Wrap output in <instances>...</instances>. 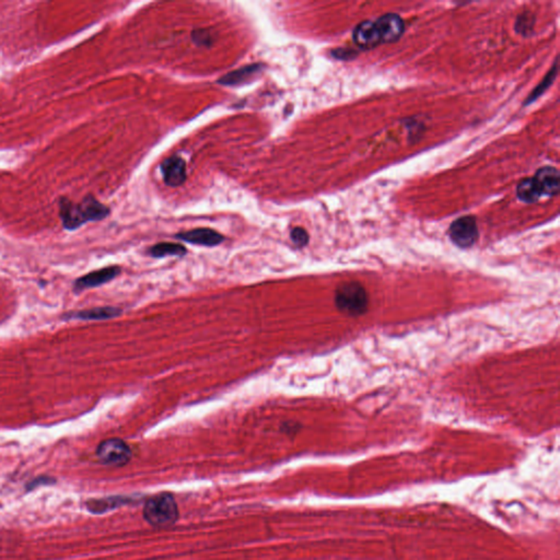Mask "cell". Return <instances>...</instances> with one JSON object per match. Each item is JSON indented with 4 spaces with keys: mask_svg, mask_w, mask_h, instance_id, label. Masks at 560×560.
Returning <instances> with one entry per match:
<instances>
[{
    "mask_svg": "<svg viewBox=\"0 0 560 560\" xmlns=\"http://www.w3.org/2000/svg\"><path fill=\"white\" fill-rule=\"evenodd\" d=\"M60 215L65 229L76 230L89 221L103 220L110 215V208L93 195H87L79 204H72L66 197L60 199Z\"/></svg>",
    "mask_w": 560,
    "mask_h": 560,
    "instance_id": "cell-1",
    "label": "cell"
},
{
    "mask_svg": "<svg viewBox=\"0 0 560 560\" xmlns=\"http://www.w3.org/2000/svg\"><path fill=\"white\" fill-rule=\"evenodd\" d=\"M163 181L167 186L178 188L183 186L188 179L186 162L178 156L167 158L161 165Z\"/></svg>",
    "mask_w": 560,
    "mask_h": 560,
    "instance_id": "cell-8",
    "label": "cell"
},
{
    "mask_svg": "<svg viewBox=\"0 0 560 560\" xmlns=\"http://www.w3.org/2000/svg\"><path fill=\"white\" fill-rule=\"evenodd\" d=\"M175 238L181 241L188 242L190 245H201V247H217L224 241L222 234L216 230L209 228H197L175 234Z\"/></svg>",
    "mask_w": 560,
    "mask_h": 560,
    "instance_id": "cell-7",
    "label": "cell"
},
{
    "mask_svg": "<svg viewBox=\"0 0 560 560\" xmlns=\"http://www.w3.org/2000/svg\"><path fill=\"white\" fill-rule=\"evenodd\" d=\"M192 39L195 42L196 45H203V47H208L211 44L213 43V38L208 30H195L192 33Z\"/></svg>",
    "mask_w": 560,
    "mask_h": 560,
    "instance_id": "cell-17",
    "label": "cell"
},
{
    "mask_svg": "<svg viewBox=\"0 0 560 560\" xmlns=\"http://www.w3.org/2000/svg\"><path fill=\"white\" fill-rule=\"evenodd\" d=\"M148 255L154 258H163L167 256L182 257L188 254V249L184 245L180 243H170V242H162L154 247L148 249Z\"/></svg>",
    "mask_w": 560,
    "mask_h": 560,
    "instance_id": "cell-14",
    "label": "cell"
},
{
    "mask_svg": "<svg viewBox=\"0 0 560 560\" xmlns=\"http://www.w3.org/2000/svg\"><path fill=\"white\" fill-rule=\"evenodd\" d=\"M517 194L518 197L525 203H535L542 196L533 178L525 179L520 182L517 188Z\"/></svg>",
    "mask_w": 560,
    "mask_h": 560,
    "instance_id": "cell-15",
    "label": "cell"
},
{
    "mask_svg": "<svg viewBox=\"0 0 560 560\" xmlns=\"http://www.w3.org/2000/svg\"><path fill=\"white\" fill-rule=\"evenodd\" d=\"M369 296L361 283L357 281L342 283L335 291V306L349 316L363 315L367 312Z\"/></svg>",
    "mask_w": 560,
    "mask_h": 560,
    "instance_id": "cell-3",
    "label": "cell"
},
{
    "mask_svg": "<svg viewBox=\"0 0 560 560\" xmlns=\"http://www.w3.org/2000/svg\"><path fill=\"white\" fill-rule=\"evenodd\" d=\"M354 41L360 49H371L381 43L378 28L372 21H363L356 26Z\"/></svg>",
    "mask_w": 560,
    "mask_h": 560,
    "instance_id": "cell-11",
    "label": "cell"
},
{
    "mask_svg": "<svg viewBox=\"0 0 560 560\" xmlns=\"http://www.w3.org/2000/svg\"><path fill=\"white\" fill-rule=\"evenodd\" d=\"M380 34L381 42L393 43L403 35L404 22L401 17L394 13H388L374 22Z\"/></svg>",
    "mask_w": 560,
    "mask_h": 560,
    "instance_id": "cell-9",
    "label": "cell"
},
{
    "mask_svg": "<svg viewBox=\"0 0 560 560\" xmlns=\"http://www.w3.org/2000/svg\"><path fill=\"white\" fill-rule=\"evenodd\" d=\"M144 518L150 525L167 527L179 519V508L174 497L169 493H159L147 500Z\"/></svg>",
    "mask_w": 560,
    "mask_h": 560,
    "instance_id": "cell-2",
    "label": "cell"
},
{
    "mask_svg": "<svg viewBox=\"0 0 560 560\" xmlns=\"http://www.w3.org/2000/svg\"><path fill=\"white\" fill-rule=\"evenodd\" d=\"M450 238L460 247H470L477 241L478 228L473 217L466 216L455 220L450 227Z\"/></svg>",
    "mask_w": 560,
    "mask_h": 560,
    "instance_id": "cell-5",
    "label": "cell"
},
{
    "mask_svg": "<svg viewBox=\"0 0 560 560\" xmlns=\"http://www.w3.org/2000/svg\"><path fill=\"white\" fill-rule=\"evenodd\" d=\"M537 188L542 195H557L559 190V172L552 167H545L537 171L534 178Z\"/></svg>",
    "mask_w": 560,
    "mask_h": 560,
    "instance_id": "cell-10",
    "label": "cell"
},
{
    "mask_svg": "<svg viewBox=\"0 0 560 560\" xmlns=\"http://www.w3.org/2000/svg\"><path fill=\"white\" fill-rule=\"evenodd\" d=\"M264 67V65L262 64L247 65L239 69L228 72L227 75L218 80V83L227 85V87L245 85V83H249V80L254 78L258 72H263Z\"/></svg>",
    "mask_w": 560,
    "mask_h": 560,
    "instance_id": "cell-12",
    "label": "cell"
},
{
    "mask_svg": "<svg viewBox=\"0 0 560 560\" xmlns=\"http://www.w3.org/2000/svg\"><path fill=\"white\" fill-rule=\"evenodd\" d=\"M131 454L129 445L119 438L104 440L97 447V456L106 466H126L131 461Z\"/></svg>",
    "mask_w": 560,
    "mask_h": 560,
    "instance_id": "cell-4",
    "label": "cell"
},
{
    "mask_svg": "<svg viewBox=\"0 0 560 560\" xmlns=\"http://www.w3.org/2000/svg\"><path fill=\"white\" fill-rule=\"evenodd\" d=\"M290 239L293 245H296V247H304L308 245L310 238H308L306 230H304V228H301V227H296V228H293V229L291 230Z\"/></svg>",
    "mask_w": 560,
    "mask_h": 560,
    "instance_id": "cell-16",
    "label": "cell"
},
{
    "mask_svg": "<svg viewBox=\"0 0 560 560\" xmlns=\"http://www.w3.org/2000/svg\"><path fill=\"white\" fill-rule=\"evenodd\" d=\"M122 270L120 266H108V267L101 268L89 272L83 277L78 278L74 285L76 291L85 290V289L95 288L100 287L104 283H110V280L121 274Z\"/></svg>",
    "mask_w": 560,
    "mask_h": 560,
    "instance_id": "cell-6",
    "label": "cell"
},
{
    "mask_svg": "<svg viewBox=\"0 0 560 560\" xmlns=\"http://www.w3.org/2000/svg\"><path fill=\"white\" fill-rule=\"evenodd\" d=\"M122 310L116 306H99V308H89L83 311L75 312L68 314L72 319L83 320V321H101V320H110L121 315Z\"/></svg>",
    "mask_w": 560,
    "mask_h": 560,
    "instance_id": "cell-13",
    "label": "cell"
},
{
    "mask_svg": "<svg viewBox=\"0 0 560 560\" xmlns=\"http://www.w3.org/2000/svg\"><path fill=\"white\" fill-rule=\"evenodd\" d=\"M296 427H300V425L293 424V422H286V424H283V428L285 429V432L290 434V432L296 431Z\"/></svg>",
    "mask_w": 560,
    "mask_h": 560,
    "instance_id": "cell-18",
    "label": "cell"
}]
</instances>
